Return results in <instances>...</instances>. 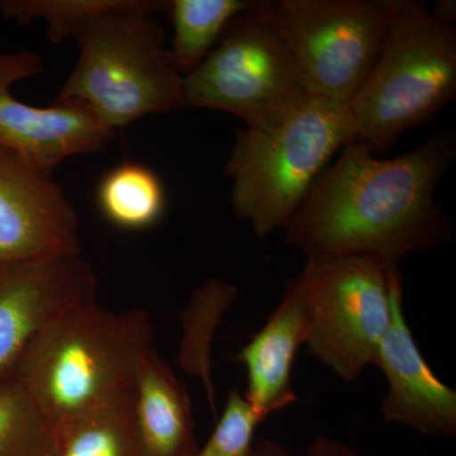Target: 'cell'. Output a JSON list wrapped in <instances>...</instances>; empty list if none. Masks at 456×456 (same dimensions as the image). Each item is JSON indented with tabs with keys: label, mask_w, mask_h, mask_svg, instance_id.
Listing matches in <instances>:
<instances>
[{
	"label": "cell",
	"mask_w": 456,
	"mask_h": 456,
	"mask_svg": "<svg viewBox=\"0 0 456 456\" xmlns=\"http://www.w3.org/2000/svg\"><path fill=\"white\" fill-rule=\"evenodd\" d=\"M455 152L448 134L391 159L354 140L288 222L285 241L308 257L369 255L397 265L437 248L452 236V222L435 191Z\"/></svg>",
	"instance_id": "1"
},
{
	"label": "cell",
	"mask_w": 456,
	"mask_h": 456,
	"mask_svg": "<svg viewBox=\"0 0 456 456\" xmlns=\"http://www.w3.org/2000/svg\"><path fill=\"white\" fill-rule=\"evenodd\" d=\"M154 349L146 311L74 305L45 327L14 377L53 426L131 403L143 355Z\"/></svg>",
	"instance_id": "2"
},
{
	"label": "cell",
	"mask_w": 456,
	"mask_h": 456,
	"mask_svg": "<svg viewBox=\"0 0 456 456\" xmlns=\"http://www.w3.org/2000/svg\"><path fill=\"white\" fill-rule=\"evenodd\" d=\"M167 8L164 0H136L86 26L75 38L79 57L55 102H83L112 131L185 108L184 77L156 18Z\"/></svg>",
	"instance_id": "3"
},
{
	"label": "cell",
	"mask_w": 456,
	"mask_h": 456,
	"mask_svg": "<svg viewBox=\"0 0 456 456\" xmlns=\"http://www.w3.org/2000/svg\"><path fill=\"white\" fill-rule=\"evenodd\" d=\"M356 139L349 107L320 97L274 128L240 130L224 167L237 217L259 237L284 230L330 160Z\"/></svg>",
	"instance_id": "4"
},
{
	"label": "cell",
	"mask_w": 456,
	"mask_h": 456,
	"mask_svg": "<svg viewBox=\"0 0 456 456\" xmlns=\"http://www.w3.org/2000/svg\"><path fill=\"white\" fill-rule=\"evenodd\" d=\"M184 107L222 110L270 130L314 98L279 12L253 2L224 29L202 64L183 77Z\"/></svg>",
	"instance_id": "5"
},
{
	"label": "cell",
	"mask_w": 456,
	"mask_h": 456,
	"mask_svg": "<svg viewBox=\"0 0 456 456\" xmlns=\"http://www.w3.org/2000/svg\"><path fill=\"white\" fill-rule=\"evenodd\" d=\"M455 95V25L435 20L425 3L397 0L380 55L349 104L356 140L387 151Z\"/></svg>",
	"instance_id": "6"
},
{
	"label": "cell",
	"mask_w": 456,
	"mask_h": 456,
	"mask_svg": "<svg viewBox=\"0 0 456 456\" xmlns=\"http://www.w3.org/2000/svg\"><path fill=\"white\" fill-rule=\"evenodd\" d=\"M307 310L305 346L345 382L374 365L393 307L403 294L397 264L369 255L310 256L299 277Z\"/></svg>",
	"instance_id": "7"
},
{
	"label": "cell",
	"mask_w": 456,
	"mask_h": 456,
	"mask_svg": "<svg viewBox=\"0 0 456 456\" xmlns=\"http://www.w3.org/2000/svg\"><path fill=\"white\" fill-rule=\"evenodd\" d=\"M397 0H278L314 97L349 107L383 49Z\"/></svg>",
	"instance_id": "8"
},
{
	"label": "cell",
	"mask_w": 456,
	"mask_h": 456,
	"mask_svg": "<svg viewBox=\"0 0 456 456\" xmlns=\"http://www.w3.org/2000/svg\"><path fill=\"white\" fill-rule=\"evenodd\" d=\"M42 71L37 53H5L0 64V146L53 174L66 159L103 150L114 131L83 102L69 99L36 107L12 94L14 83Z\"/></svg>",
	"instance_id": "9"
},
{
	"label": "cell",
	"mask_w": 456,
	"mask_h": 456,
	"mask_svg": "<svg viewBox=\"0 0 456 456\" xmlns=\"http://www.w3.org/2000/svg\"><path fill=\"white\" fill-rule=\"evenodd\" d=\"M82 255L79 217L53 174L0 146V269Z\"/></svg>",
	"instance_id": "10"
},
{
	"label": "cell",
	"mask_w": 456,
	"mask_h": 456,
	"mask_svg": "<svg viewBox=\"0 0 456 456\" xmlns=\"http://www.w3.org/2000/svg\"><path fill=\"white\" fill-rule=\"evenodd\" d=\"M97 301V278L82 255L0 269V380L14 377L42 330L82 303Z\"/></svg>",
	"instance_id": "11"
},
{
	"label": "cell",
	"mask_w": 456,
	"mask_h": 456,
	"mask_svg": "<svg viewBox=\"0 0 456 456\" xmlns=\"http://www.w3.org/2000/svg\"><path fill=\"white\" fill-rule=\"evenodd\" d=\"M374 365L386 375L388 392L380 406L386 421L407 426L428 437L456 435V392L426 362L404 317L403 294L393 307L391 326Z\"/></svg>",
	"instance_id": "12"
},
{
	"label": "cell",
	"mask_w": 456,
	"mask_h": 456,
	"mask_svg": "<svg viewBox=\"0 0 456 456\" xmlns=\"http://www.w3.org/2000/svg\"><path fill=\"white\" fill-rule=\"evenodd\" d=\"M308 334L307 310L298 281L288 284L281 302L236 359L245 365L244 398L264 419L297 401L293 389L294 359Z\"/></svg>",
	"instance_id": "13"
},
{
	"label": "cell",
	"mask_w": 456,
	"mask_h": 456,
	"mask_svg": "<svg viewBox=\"0 0 456 456\" xmlns=\"http://www.w3.org/2000/svg\"><path fill=\"white\" fill-rule=\"evenodd\" d=\"M134 416L147 456H191L197 452L187 388L155 349L140 362Z\"/></svg>",
	"instance_id": "14"
},
{
	"label": "cell",
	"mask_w": 456,
	"mask_h": 456,
	"mask_svg": "<svg viewBox=\"0 0 456 456\" xmlns=\"http://www.w3.org/2000/svg\"><path fill=\"white\" fill-rule=\"evenodd\" d=\"M102 215L113 226L140 231L155 226L167 208V193L158 174L145 165L123 163L108 171L98 185Z\"/></svg>",
	"instance_id": "15"
},
{
	"label": "cell",
	"mask_w": 456,
	"mask_h": 456,
	"mask_svg": "<svg viewBox=\"0 0 456 456\" xmlns=\"http://www.w3.org/2000/svg\"><path fill=\"white\" fill-rule=\"evenodd\" d=\"M250 0H171L167 12L173 26L171 60L184 77L215 49L231 20L250 7Z\"/></svg>",
	"instance_id": "16"
},
{
	"label": "cell",
	"mask_w": 456,
	"mask_h": 456,
	"mask_svg": "<svg viewBox=\"0 0 456 456\" xmlns=\"http://www.w3.org/2000/svg\"><path fill=\"white\" fill-rule=\"evenodd\" d=\"M56 456H147L134 401L53 426Z\"/></svg>",
	"instance_id": "17"
},
{
	"label": "cell",
	"mask_w": 456,
	"mask_h": 456,
	"mask_svg": "<svg viewBox=\"0 0 456 456\" xmlns=\"http://www.w3.org/2000/svg\"><path fill=\"white\" fill-rule=\"evenodd\" d=\"M0 456H56L55 428L16 377L0 380Z\"/></svg>",
	"instance_id": "18"
},
{
	"label": "cell",
	"mask_w": 456,
	"mask_h": 456,
	"mask_svg": "<svg viewBox=\"0 0 456 456\" xmlns=\"http://www.w3.org/2000/svg\"><path fill=\"white\" fill-rule=\"evenodd\" d=\"M136 0H0V14L20 25L46 23L53 44L75 40L90 23L130 8Z\"/></svg>",
	"instance_id": "19"
},
{
	"label": "cell",
	"mask_w": 456,
	"mask_h": 456,
	"mask_svg": "<svg viewBox=\"0 0 456 456\" xmlns=\"http://www.w3.org/2000/svg\"><path fill=\"white\" fill-rule=\"evenodd\" d=\"M236 289L232 285L221 281H212L197 289L191 297L188 308L196 314L202 322L200 338L194 346L184 355H180V364L188 373L200 375L208 391L209 401L213 406V387L209 377L208 354L213 329L220 322L221 314L235 298Z\"/></svg>",
	"instance_id": "20"
},
{
	"label": "cell",
	"mask_w": 456,
	"mask_h": 456,
	"mask_svg": "<svg viewBox=\"0 0 456 456\" xmlns=\"http://www.w3.org/2000/svg\"><path fill=\"white\" fill-rule=\"evenodd\" d=\"M265 421L255 412L244 395L232 391L211 436L191 456H241L253 444L256 428Z\"/></svg>",
	"instance_id": "21"
},
{
	"label": "cell",
	"mask_w": 456,
	"mask_h": 456,
	"mask_svg": "<svg viewBox=\"0 0 456 456\" xmlns=\"http://www.w3.org/2000/svg\"><path fill=\"white\" fill-rule=\"evenodd\" d=\"M303 456H362L356 450L341 443V441L331 439V437L321 436L314 440L308 446Z\"/></svg>",
	"instance_id": "22"
},
{
	"label": "cell",
	"mask_w": 456,
	"mask_h": 456,
	"mask_svg": "<svg viewBox=\"0 0 456 456\" xmlns=\"http://www.w3.org/2000/svg\"><path fill=\"white\" fill-rule=\"evenodd\" d=\"M241 456H292L278 441L263 439L251 444Z\"/></svg>",
	"instance_id": "23"
},
{
	"label": "cell",
	"mask_w": 456,
	"mask_h": 456,
	"mask_svg": "<svg viewBox=\"0 0 456 456\" xmlns=\"http://www.w3.org/2000/svg\"><path fill=\"white\" fill-rule=\"evenodd\" d=\"M431 17L437 22L454 25L456 18V3L454 0H439L430 11Z\"/></svg>",
	"instance_id": "24"
},
{
	"label": "cell",
	"mask_w": 456,
	"mask_h": 456,
	"mask_svg": "<svg viewBox=\"0 0 456 456\" xmlns=\"http://www.w3.org/2000/svg\"><path fill=\"white\" fill-rule=\"evenodd\" d=\"M5 53H0V64H2L3 60H4Z\"/></svg>",
	"instance_id": "25"
}]
</instances>
